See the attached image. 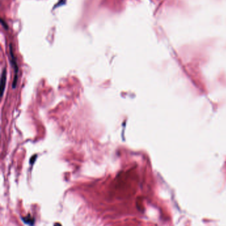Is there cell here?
Masks as SVG:
<instances>
[{"mask_svg": "<svg viewBox=\"0 0 226 226\" xmlns=\"http://www.w3.org/2000/svg\"><path fill=\"white\" fill-rule=\"evenodd\" d=\"M11 58H12V59H11V62H12V64L13 65V67H14V69H15V78H14V80H13V87L15 88V85H16V84H17V81L18 67H17L16 61H15V58L14 56H13L12 49L11 48Z\"/></svg>", "mask_w": 226, "mask_h": 226, "instance_id": "obj_1", "label": "cell"}, {"mask_svg": "<svg viewBox=\"0 0 226 226\" xmlns=\"http://www.w3.org/2000/svg\"><path fill=\"white\" fill-rule=\"evenodd\" d=\"M5 81H6V69H3V71H2L1 74V90H0V92H1V95H3L4 90H5Z\"/></svg>", "mask_w": 226, "mask_h": 226, "instance_id": "obj_2", "label": "cell"}]
</instances>
